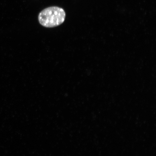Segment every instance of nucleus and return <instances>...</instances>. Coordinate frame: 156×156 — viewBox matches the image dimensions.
Masks as SVG:
<instances>
[{
	"instance_id": "nucleus-1",
	"label": "nucleus",
	"mask_w": 156,
	"mask_h": 156,
	"mask_svg": "<svg viewBox=\"0 0 156 156\" xmlns=\"http://www.w3.org/2000/svg\"><path fill=\"white\" fill-rule=\"evenodd\" d=\"M65 11L61 7L51 6L46 8L39 13V23L44 27L52 28L63 24L66 19Z\"/></svg>"
}]
</instances>
